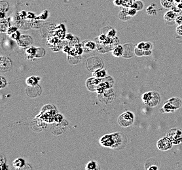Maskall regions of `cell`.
I'll use <instances>...</instances> for the list:
<instances>
[{"label": "cell", "mask_w": 182, "mask_h": 170, "mask_svg": "<svg viewBox=\"0 0 182 170\" xmlns=\"http://www.w3.org/2000/svg\"><path fill=\"white\" fill-rule=\"evenodd\" d=\"M141 99L146 106L149 107L157 106L160 103V96L156 92H148L144 94Z\"/></svg>", "instance_id": "obj_1"}, {"label": "cell", "mask_w": 182, "mask_h": 170, "mask_svg": "<svg viewBox=\"0 0 182 170\" xmlns=\"http://www.w3.org/2000/svg\"><path fill=\"white\" fill-rule=\"evenodd\" d=\"M181 106V102L178 98H171L166 102L165 106L162 108V112L173 113L176 109H179Z\"/></svg>", "instance_id": "obj_2"}, {"label": "cell", "mask_w": 182, "mask_h": 170, "mask_svg": "<svg viewBox=\"0 0 182 170\" xmlns=\"http://www.w3.org/2000/svg\"><path fill=\"white\" fill-rule=\"evenodd\" d=\"M167 137L173 145H179L182 143V130L180 128H172L168 132Z\"/></svg>", "instance_id": "obj_3"}, {"label": "cell", "mask_w": 182, "mask_h": 170, "mask_svg": "<svg viewBox=\"0 0 182 170\" xmlns=\"http://www.w3.org/2000/svg\"><path fill=\"white\" fill-rule=\"evenodd\" d=\"M87 67L91 71H96L102 68L103 62L99 58L92 57L89 58L87 61Z\"/></svg>", "instance_id": "obj_4"}, {"label": "cell", "mask_w": 182, "mask_h": 170, "mask_svg": "<svg viewBox=\"0 0 182 170\" xmlns=\"http://www.w3.org/2000/svg\"><path fill=\"white\" fill-rule=\"evenodd\" d=\"M134 121V115L131 112L122 113L119 118V123L121 126L128 127L131 126Z\"/></svg>", "instance_id": "obj_5"}, {"label": "cell", "mask_w": 182, "mask_h": 170, "mask_svg": "<svg viewBox=\"0 0 182 170\" xmlns=\"http://www.w3.org/2000/svg\"><path fill=\"white\" fill-rule=\"evenodd\" d=\"M113 81L112 78L110 77H107L105 78H101V82L96 89V92L99 94H102L104 91L109 88H111L113 85Z\"/></svg>", "instance_id": "obj_6"}, {"label": "cell", "mask_w": 182, "mask_h": 170, "mask_svg": "<svg viewBox=\"0 0 182 170\" xmlns=\"http://www.w3.org/2000/svg\"><path fill=\"white\" fill-rule=\"evenodd\" d=\"M172 145H173V144L172 141L168 137H163V138L159 139L157 143V148L159 150H162V151L170 149Z\"/></svg>", "instance_id": "obj_7"}, {"label": "cell", "mask_w": 182, "mask_h": 170, "mask_svg": "<svg viewBox=\"0 0 182 170\" xmlns=\"http://www.w3.org/2000/svg\"><path fill=\"white\" fill-rule=\"evenodd\" d=\"M177 17V13L174 10L167 11L164 15V21L168 25H174L175 24V18Z\"/></svg>", "instance_id": "obj_8"}, {"label": "cell", "mask_w": 182, "mask_h": 170, "mask_svg": "<svg viewBox=\"0 0 182 170\" xmlns=\"http://www.w3.org/2000/svg\"><path fill=\"white\" fill-rule=\"evenodd\" d=\"M101 82V78H90L87 80V86L90 91H96L97 88L99 86Z\"/></svg>", "instance_id": "obj_9"}, {"label": "cell", "mask_w": 182, "mask_h": 170, "mask_svg": "<svg viewBox=\"0 0 182 170\" xmlns=\"http://www.w3.org/2000/svg\"><path fill=\"white\" fill-rule=\"evenodd\" d=\"M0 68L2 71H7L11 68V62L7 57L1 56L0 58Z\"/></svg>", "instance_id": "obj_10"}, {"label": "cell", "mask_w": 182, "mask_h": 170, "mask_svg": "<svg viewBox=\"0 0 182 170\" xmlns=\"http://www.w3.org/2000/svg\"><path fill=\"white\" fill-rule=\"evenodd\" d=\"M27 93L28 96L35 97L41 94V88L37 84L34 85V86H29L27 88Z\"/></svg>", "instance_id": "obj_11"}, {"label": "cell", "mask_w": 182, "mask_h": 170, "mask_svg": "<svg viewBox=\"0 0 182 170\" xmlns=\"http://www.w3.org/2000/svg\"><path fill=\"white\" fill-rule=\"evenodd\" d=\"M134 51V49L133 45H130V44L125 45L124 47H123L122 56L125 58H131L133 56Z\"/></svg>", "instance_id": "obj_12"}, {"label": "cell", "mask_w": 182, "mask_h": 170, "mask_svg": "<svg viewBox=\"0 0 182 170\" xmlns=\"http://www.w3.org/2000/svg\"><path fill=\"white\" fill-rule=\"evenodd\" d=\"M159 168V162L154 159H150L146 163V169L148 170H157Z\"/></svg>", "instance_id": "obj_13"}, {"label": "cell", "mask_w": 182, "mask_h": 170, "mask_svg": "<svg viewBox=\"0 0 182 170\" xmlns=\"http://www.w3.org/2000/svg\"><path fill=\"white\" fill-rule=\"evenodd\" d=\"M18 43L21 47H28L31 43V39L29 36H22L18 39Z\"/></svg>", "instance_id": "obj_14"}, {"label": "cell", "mask_w": 182, "mask_h": 170, "mask_svg": "<svg viewBox=\"0 0 182 170\" xmlns=\"http://www.w3.org/2000/svg\"><path fill=\"white\" fill-rule=\"evenodd\" d=\"M113 135H105L103 136L102 140L101 143H102L103 145L106 146V147H109V146H113Z\"/></svg>", "instance_id": "obj_15"}, {"label": "cell", "mask_w": 182, "mask_h": 170, "mask_svg": "<svg viewBox=\"0 0 182 170\" xmlns=\"http://www.w3.org/2000/svg\"><path fill=\"white\" fill-rule=\"evenodd\" d=\"M175 0H160L161 5L165 9H170L174 6Z\"/></svg>", "instance_id": "obj_16"}, {"label": "cell", "mask_w": 182, "mask_h": 170, "mask_svg": "<svg viewBox=\"0 0 182 170\" xmlns=\"http://www.w3.org/2000/svg\"><path fill=\"white\" fill-rule=\"evenodd\" d=\"M39 80H40V78L33 76L29 77L26 81V83L28 86H34V85L37 84Z\"/></svg>", "instance_id": "obj_17"}, {"label": "cell", "mask_w": 182, "mask_h": 170, "mask_svg": "<svg viewBox=\"0 0 182 170\" xmlns=\"http://www.w3.org/2000/svg\"><path fill=\"white\" fill-rule=\"evenodd\" d=\"M13 165L17 169H21L24 166V161L22 158H18L14 161Z\"/></svg>", "instance_id": "obj_18"}, {"label": "cell", "mask_w": 182, "mask_h": 170, "mask_svg": "<svg viewBox=\"0 0 182 170\" xmlns=\"http://www.w3.org/2000/svg\"><path fill=\"white\" fill-rule=\"evenodd\" d=\"M123 53V47L121 46H117L113 50V54L115 56H122Z\"/></svg>", "instance_id": "obj_19"}, {"label": "cell", "mask_w": 182, "mask_h": 170, "mask_svg": "<svg viewBox=\"0 0 182 170\" xmlns=\"http://www.w3.org/2000/svg\"><path fill=\"white\" fill-rule=\"evenodd\" d=\"M93 76L94 77H96V78H103L106 77V71L104 70L98 69L94 72V73H93Z\"/></svg>", "instance_id": "obj_20"}, {"label": "cell", "mask_w": 182, "mask_h": 170, "mask_svg": "<svg viewBox=\"0 0 182 170\" xmlns=\"http://www.w3.org/2000/svg\"><path fill=\"white\" fill-rule=\"evenodd\" d=\"M83 46H84V51L85 52L93 50L95 47L94 44L92 42H87L86 44L83 45Z\"/></svg>", "instance_id": "obj_21"}, {"label": "cell", "mask_w": 182, "mask_h": 170, "mask_svg": "<svg viewBox=\"0 0 182 170\" xmlns=\"http://www.w3.org/2000/svg\"><path fill=\"white\" fill-rule=\"evenodd\" d=\"M147 12H148V14L149 15H157V10H156L154 7H153V6H150V7H148V9H147Z\"/></svg>", "instance_id": "obj_22"}, {"label": "cell", "mask_w": 182, "mask_h": 170, "mask_svg": "<svg viewBox=\"0 0 182 170\" xmlns=\"http://www.w3.org/2000/svg\"><path fill=\"white\" fill-rule=\"evenodd\" d=\"M96 163L94 162H90L87 166V169H96Z\"/></svg>", "instance_id": "obj_23"}, {"label": "cell", "mask_w": 182, "mask_h": 170, "mask_svg": "<svg viewBox=\"0 0 182 170\" xmlns=\"http://www.w3.org/2000/svg\"><path fill=\"white\" fill-rule=\"evenodd\" d=\"M151 49V44L150 43H144V47H143V50H149Z\"/></svg>", "instance_id": "obj_24"}, {"label": "cell", "mask_w": 182, "mask_h": 170, "mask_svg": "<svg viewBox=\"0 0 182 170\" xmlns=\"http://www.w3.org/2000/svg\"><path fill=\"white\" fill-rule=\"evenodd\" d=\"M175 24H177L178 26L182 25V15L177 16L175 18Z\"/></svg>", "instance_id": "obj_25"}, {"label": "cell", "mask_w": 182, "mask_h": 170, "mask_svg": "<svg viewBox=\"0 0 182 170\" xmlns=\"http://www.w3.org/2000/svg\"><path fill=\"white\" fill-rule=\"evenodd\" d=\"M176 33L178 35L182 36V25L178 26L176 28Z\"/></svg>", "instance_id": "obj_26"}, {"label": "cell", "mask_w": 182, "mask_h": 170, "mask_svg": "<svg viewBox=\"0 0 182 170\" xmlns=\"http://www.w3.org/2000/svg\"><path fill=\"white\" fill-rule=\"evenodd\" d=\"M6 85V81L3 77H1V88H3L5 87Z\"/></svg>", "instance_id": "obj_27"}]
</instances>
